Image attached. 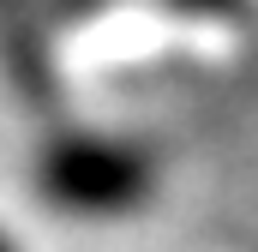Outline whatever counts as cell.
Returning a JSON list of instances; mask_svg holds the SVG:
<instances>
[{
  "instance_id": "2",
  "label": "cell",
  "mask_w": 258,
  "mask_h": 252,
  "mask_svg": "<svg viewBox=\"0 0 258 252\" xmlns=\"http://www.w3.org/2000/svg\"><path fill=\"white\" fill-rule=\"evenodd\" d=\"M186 6H198V12H234L240 0H186Z\"/></svg>"
},
{
  "instance_id": "3",
  "label": "cell",
  "mask_w": 258,
  "mask_h": 252,
  "mask_svg": "<svg viewBox=\"0 0 258 252\" xmlns=\"http://www.w3.org/2000/svg\"><path fill=\"white\" fill-rule=\"evenodd\" d=\"M0 252H12V246H6V234H0Z\"/></svg>"
},
{
  "instance_id": "1",
  "label": "cell",
  "mask_w": 258,
  "mask_h": 252,
  "mask_svg": "<svg viewBox=\"0 0 258 252\" xmlns=\"http://www.w3.org/2000/svg\"><path fill=\"white\" fill-rule=\"evenodd\" d=\"M156 186V156L138 144H114V138H60L42 156V192L54 210L72 216H114V210H138Z\"/></svg>"
}]
</instances>
